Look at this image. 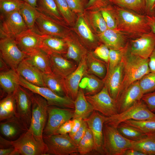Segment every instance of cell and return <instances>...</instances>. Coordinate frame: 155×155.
I'll return each instance as SVG.
<instances>
[{
    "mask_svg": "<svg viewBox=\"0 0 155 155\" xmlns=\"http://www.w3.org/2000/svg\"><path fill=\"white\" fill-rule=\"evenodd\" d=\"M144 94L139 80L131 84L121 94L117 101L118 113L141 100Z\"/></svg>",
    "mask_w": 155,
    "mask_h": 155,
    "instance_id": "cell-20",
    "label": "cell"
},
{
    "mask_svg": "<svg viewBox=\"0 0 155 155\" xmlns=\"http://www.w3.org/2000/svg\"><path fill=\"white\" fill-rule=\"evenodd\" d=\"M155 8V4L154 5V8Z\"/></svg>",
    "mask_w": 155,
    "mask_h": 155,
    "instance_id": "cell-63",
    "label": "cell"
},
{
    "mask_svg": "<svg viewBox=\"0 0 155 155\" xmlns=\"http://www.w3.org/2000/svg\"><path fill=\"white\" fill-rule=\"evenodd\" d=\"M28 29L19 11L0 16V38H16Z\"/></svg>",
    "mask_w": 155,
    "mask_h": 155,
    "instance_id": "cell-12",
    "label": "cell"
},
{
    "mask_svg": "<svg viewBox=\"0 0 155 155\" xmlns=\"http://www.w3.org/2000/svg\"><path fill=\"white\" fill-rule=\"evenodd\" d=\"M65 38L67 43V49L66 53L62 55L78 65L82 59L87 55L89 51L82 43L79 38L75 36L70 31Z\"/></svg>",
    "mask_w": 155,
    "mask_h": 155,
    "instance_id": "cell-24",
    "label": "cell"
},
{
    "mask_svg": "<svg viewBox=\"0 0 155 155\" xmlns=\"http://www.w3.org/2000/svg\"><path fill=\"white\" fill-rule=\"evenodd\" d=\"M1 148L12 147V155H48L47 147L43 140L36 137L30 128L14 140H9L0 136Z\"/></svg>",
    "mask_w": 155,
    "mask_h": 155,
    "instance_id": "cell-2",
    "label": "cell"
},
{
    "mask_svg": "<svg viewBox=\"0 0 155 155\" xmlns=\"http://www.w3.org/2000/svg\"><path fill=\"white\" fill-rule=\"evenodd\" d=\"M43 77L46 87L60 96H66L64 78L53 73H43Z\"/></svg>",
    "mask_w": 155,
    "mask_h": 155,
    "instance_id": "cell-35",
    "label": "cell"
},
{
    "mask_svg": "<svg viewBox=\"0 0 155 155\" xmlns=\"http://www.w3.org/2000/svg\"><path fill=\"white\" fill-rule=\"evenodd\" d=\"M106 23L108 28L116 29L117 21L114 12L113 7L110 5L99 10Z\"/></svg>",
    "mask_w": 155,
    "mask_h": 155,
    "instance_id": "cell-46",
    "label": "cell"
},
{
    "mask_svg": "<svg viewBox=\"0 0 155 155\" xmlns=\"http://www.w3.org/2000/svg\"><path fill=\"white\" fill-rule=\"evenodd\" d=\"M16 116L28 129L31 124L32 92L19 85L15 92Z\"/></svg>",
    "mask_w": 155,
    "mask_h": 155,
    "instance_id": "cell-11",
    "label": "cell"
},
{
    "mask_svg": "<svg viewBox=\"0 0 155 155\" xmlns=\"http://www.w3.org/2000/svg\"><path fill=\"white\" fill-rule=\"evenodd\" d=\"M113 11L117 21L115 30L135 38L151 31L146 16L117 6Z\"/></svg>",
    "mask_w": 155,
    "mask_h": 155,
    "instance_id": "cell-1",
    "label": "cell"
},
{
    "mask_svg": "<svg viewBox=\"0 0 155 155\" xmlns=\"http://www.w3.org/2000/svg\"><path fill=\"white\" fill-rule=\"evenodd\" d=\"M125 34L116 30L108 29L98 35L100 40L109 49L121 50L128 43Z\"/></svg>",
    "mask_w": 155,
    "mask_h": 155,
    "instance_id": "cell-25",
    "label": "cell"
},
{
    "mask_svg": "<svg viewBox=\"0 0 155 155\" xmlns=\"http://www.w3.org/2000/svg\"><path fill=\"white\" fill-rule=\"evenodd\" d=\"M20 76L15 70L10 69L0 73V85L3 92L7 94L16 90L20 85Z\"/></svg>",
    "mask_w": 155,
    "mask_h": 155,
    "instance_id": "cell-28",
    "label": "cell"
},
{
    "mask_svg": "<svg viewBox=\"0 0 155 155\" xmlns=\"http://www.w3.org/2000/svg\"><path fill=\"white\" fill-rule=\"evenodd\" d=\"M14 150L12 147L0 148V155H12Z\"/></svg>",
    "mask_w": 155,
    "mask_h": 155,
    "instance_id": "cell-59",
    "label": "cell"
},
{
    "mask_svg": "<svg viewBox=\"0 0 155 155\" xmlns=\"http://www.w3.org/2000/svg\"><path fill=\"white\" fill-rule=\"evenodd\" d=\"M145 11L151 13L154 11V6L155 4V0H145Z\"/></svg>",
    "mask_w": 155,
    "mask_h": 155,
    "instance_id": "cell-56",
    "label": "cell"
},
{
    "mask_svg": "<svg viewBox=\"0 0 155 155\" xmlns=\"http://www.w3.org/2000/svg\"><path fill=\"white\" fill-rule=\"evenodd\" d=\"M74 112L73 119L88 117L94 111L91 104L87 100L83 89L79 88L76 98L74 100Z\"/></svg>",
    "mask_w": 155,
    "mask_h": 155,
    "instance_id": "cell-31",
    "label": "cell"
},
{
    "mask_svg": "<svg viewBox=\"0 0 155 155\" xmlns=\"http://www.w3.org/2000/svg\"><path fill=\"white\" fill-rule=\"evenodd\" d=\"M109 0H89L85 11L99 10L110 5Z\"/></svg>",
    "mask_w": 155,
    "mask_h": 155,
    "instance_id": "cell-50",
    "label": "cell"
},
{
    "mask_svg": "<svg viewBox=\"0 0 155 155\" xmlns=\"http://www.w3.org/2000/svg\"><path fill=\"white\" fill-rule=\"evenodd\" d=\"M110 3L136 12L145 11V0H109Z\"/></svg>",
    "mask_w": 155,
    "mask_h": 155,
    "instance_id": "cell-40",
    "label": "cell"
},
{
    "mask_svg": "<svg viewBox=\"0 0 155 155\" xmlns=\"http://www.w3.org/2000/svg\"><path fill=\"white\" fill-rule=\"evenodd\" d=\"M122 155H145V154L139 151L132 148H130L125 150Z\"/></svg>",
    "mask_w": 155,
    "mask_h": 155,
    "instance_id": "cell-58",
    "label": "cell"
},
{
    "mask_svg": "<svg viewBox=\"0 0 155 155\" xmlns=\"http://www.w3.org/2000/svg\"><path fill=\"white\" fill-rule=\"evenodd\" d=\"M131 148L139 151L145 155H155V137L148 134L142 139L133 141Z\"/></svg>",
    "mask_w": 155,
    "mask_h": 155,
    "instance_id": "cell-37",
    "label": "cell"
},
{
    "mask_svg": "<svg viewBox=\"0 0 155 155\" xmlns=\"http://www.w3.org/2000/svg\"><path fill=\"white\" fill-rule=\"evenodd\" d=\"M106 117L94 110L90 115L83 119L87 123L88 128L91 131L94 141V150L102 154L103 142V126Z\"/></svg>",
    "mask_w": 155,
    "mask_h": 155,
    "instance_id": "cell-19",
    "label": "cell"
},
{
    "mask_svg": "<svg viewBox=\"0 0 155 155\" xmlns=\"http://www.w3.org/2000/svg\"><path fill=\"white\" fill-rule=\"evenodd\" d=\"M84 14L78 15L74 29L82 43L89 51H93L100 43L90 28Z\"/></svg>",
    "mask_w": 155,
    "mask_h": 155,
    "instance_id": "cell-16",
    "label": "cell"
},
{
    "mask_svg": "<svg viewBox=\"0 0 155 155\" xmlns=\"http://www.w3.org/2000/svg\"><path fill=\"white\" fill-rule=\"evenodd\" d=\"M16 71L20 76L29 83L46 87L43 80V73L26 58L20 63Z\"/></svg>",
    "mask_w": 155,
    "mask_h": 155,
    "instance_id": "cell-23",
    "label": "cell"
},
{
    "mask_svg": "<svg viewBox=\"0 0 155 155\" xmlns=\"http://www.w3.org/2000/svg\"><path fill=\"white\" fill-rule=\"evenodd\" d=\"M19 12L28 29L34 28L39 13L36 8L24 2Z\"/></svg>",
    "mask_w": 155,
    "mask_h": 155,
    "instance_id": "cell-38",
    "label": "cell"
},
{
    "mask_svg": "<svg viewBox=\"0 0 155 155\" xmlns=\"http://www.w3.org/2000/svg\"><path fill=\"white\" fill-rule=\"evenodd\" d=\"M142 100L151 111L155 112V91L144 94Z\"/></svg>",
    "mask_w": 155,
    "mask_h": 155,
    "instance_id": "cell-51",
    "label": "cell"
},
{
    "mask_svg": "<svg viewBox=\"0 0 155 155\" xmlns=\"http://www.w3.org/2000/svg\"><path fill=\"white\" fill-rule=\"evenodd\" d=\"M73 123V119L66 121L55 131L53 134L69 133L71 131Z\"/></svg>",
    "mask_w": 155,
    "mask_h": 155,
    "instance_id": "cell-53",
    "label": "cell"
},
{
    "mask_svg": "<svg viewBox=\"0 0 155 155\" xmlns=\"http://www.w3.org/2000/svg\"><path fill=\"white\" fill-rule=\"evenodd\" d=\"M34 27L42 35L52 36L62 38H65L70 31L67 26L40 12L36 21Z\"/></svg>",
    "mask_w": 155,
    "mask_h": 155,
    "instance_id": "cell-14",
    "label": "cell"
},
{
    "mask_svg": "<svg viewBox=\"0 0 155 155\" xmlns=\"http://www.w3.org/2000/svg\"><path fill=\"white\" fill-rule=\"evenodd\" d=\"M148 119L155 120V114L149 110L141 100L121 113L106 117L104 123L117 127L121 123L127 120Z\"/></svg>",
    "mask_w": 155,
    "mask_h": 155,
    "instance_id": "cell-6",
    "label": "cell"
},
{
    "mask_svg": "<svg viewBox=\"0 0 155 155\" xmlns=\"http://www.w3.org/2000/svg\"><path fill=\"white\" fill-rule=\"evenodd\" d=\"M86 97L94 110L105 117H110L118 113L117 102L110 96L105 86L98 93Z\"/></svg>",
    "mask_w": 155,
    "mask_h": 155,
    "instance_id": "cell-10",
    "label": "cell"
},
{
    "mask_svg": "<svg viewBox=\"0 0 155 155\" xmlns=\"http://www.w3.org/2000/svg\"><path fill=\"white\" fill-rule=\"evenodd\" d=\"M88 73L93 74L103 80L107 72V65L96 57L92 51H89L86 57Z\"/></svg>",
    "mask_w": 155,
    "mask_h": 155,
    "instance_id": "cell-29",
    "label": "cell"
},
{
    "mask_svg": "<svg viewBox=\"0 0 155 155\" xmlns=\"http://www.w3.org/2000/svg\"><path fill=\"white\" fill-rule=\"evenodd\" d=\"M109 50V48L102 43L100 44L97 46L92 52L96 57L105 62L107 64V66Z\"/></svg>",
    "mask_w": 155,
    "mask_h": 155,
    "instance_id": "cell-49",
    "label": "cell"
},
{
    "mask_svg": "<svg viewBox=\"0 0 155 155\" xmlns=\"http://www.w3.org/2000/svg\"><path fill=\"white\" fill-rule=\"evenodd\" d=\"M43 139L48 148V155H75L78 153V146L68 133L43 135Z\"/></svg>",
    "mask_w": 155,
    "mask_h": 155,
    "instance_id": "cell-7",
    "label": "cell"
},
{
    "mask_svg": "<svg viewBox=\"0 0 155 155\" xmlns=\"http://www.w3.org/2000/svg\"><path fill=\"white\" fill-rule=\"evenodd\" d=\"M19 84L42 97L47 101L49 106L74 109V100L66 96H60L46 87L39 86L31 84L20 76Z\"/></svg>",
    "mask_w": 155,
    "mask_h": 155,
    "instance_id": "cell-8",
    "label": "cell"
},
{
    "mask_svg": "<svg viewBox=\"0 0 155 155\" xmlns=\"http://www.w3.org/2000/svg\"><path fill=\"white\" fill-rule=\"evenodd\" d=\"M1 121L0 131L1 134L5 137L13 139L18 137L26 131L27 129L21 121L15 116Z\"/></svg>",
    "mask_w": 155,
    "mask_h": 155,
    "instance_id": "cell-26",
    "label": "cell"
},
{
    "mask_svg": "<svg viewBox=\"0 0 155 155\" xmlns=\"http://www.w3.org/2000/svg\"><path fill=\"white\" fill-rule=\"evenodd\" d=\"M73 123L71 132L69 135L70 136L73 135L79 129L82 124L83 119L81 118L72 119Z\"/></svg>",
    "mask_w": 155,
    "mask_h": 155,
    "instance_id": "cell-54",
    "label": "cell"
},
{
    "mask_svg": "<svg viewBox=\"0 0 155 155\" xmlns=\"http://www.w3.org/2000/svg\"><path fill=\"white\" fill-rule=\"evenodd\" d=\"M94 141L91 130L87 128L85 135L78 146V153L81 155L86 154L94 150Z\"/></svg>",
    "mask_w": 155,
    "mask_h": 155,
    "instance_id": "cell-41",
    "label": "cell"
},
{
    "mask_svg": "<svg viewBox=\"0 0 155 155\" xmlns=\"http://www.w3.org/2000/svg\"><path fill=\"white\" fill-rule=\"evenodd\" d=\"M58 10L67 25H73L76 21V14L69 7L65 0H55Z\"/></svg>",
    "mask_w": 155,
    "mask_h": 155,
    "instance_id": "cell-42",
    "label": "cell"
},
{
    "mask_svg": "<svg viewBox=\"0 0 155 155\" xmlns=\"http://www.w3.org/2000/svg\"><path fill=\"white\" fill-rule=\"evenodd\" d=\"M74 109L49 106L47 122L43 135H53L55 131L66 121L73 119Z\"/></svg>",
    "mask_w": 155,
    "mask_h": 155,
    "instance_id": "cell-13",
    "label": "cell"
},
{
    "mask_svg": "<svg viewBox=\"0 0 155 155\" xmlns=\"http://www.w3.org/2000/svg\"><path fill=\"white\" fill-rule=\"evenodd\" d=\"M49 106L46 99L32 92L31 122L29 128L36 137L41 140H43V131L47 120Z\"/></svg>",
    "mask_w": 155,
    "mask_h": 155,
    "instance_id": "cell-5",
    "label": "cell"
},
{
    "mask_svg": "<svg viewBox=\"0 0 155 155\" xmlns=\"http://www.w3.org/2000/svg\"><path fill=\"white\" fill-rule=\"evenodd\" d=\"M36 9L45 16L67 26L60 14L55 0H37Z\"/></svg>",
    "mask_w": 155,
    "mask_h": 155,
    "instance_id": "cell-32",
    "label": "cell"
},
{
    "mask_svg": "<svg viewBox=\"0 0 155 155\" xmlns=\"http://www.w3.org/2000/svg\"><path fill=\"white\" fill-rule=\"evenodd\" d=\"M88 127L87 123L83 119L82 124L78 130L73 135L71 136H70L77 146L80 141L85 135Z\"/></svg>",
    "mask_w": 155,
    "mask_h": 155,
    "instance_id": "cell-52",
    "label": "cell"
},
{
    "mask_svg": "<svg viewBox=\"0 0 155 155\" xmlns=\"http://www.w3.org/2000/svg\"><path fill=\"white\" fill-rule=\"evenodd\" d=\"M43 35L40 49L49 55L56 53L63 55L66 53L67 46L65 38Z\"/></svg>",
    "mask_w": 155,
    "mask_h": 155,
    "instance_id": "cell-27",
    "label": "cell"
},
{
    "mask_svg": "<svg viewBox=\"0 0 155 155\" xmlns=\"http://www.w3.org/2000/svg\"><path fill=\"white\" fill-rule=\"evenodd\" d=\"M151 134L153 136H154L155 137V132H152V133H149V134Z\"/></svg>",
    "mask_w": 155,
    "mask_h": 155,
    "instance_id": "cell-62",
    "label": "cell"
},
{
    "mask_svg": "<svg viewBox=\"0 0 155 155\" xmlns=\"http://www.w3.org/2000/svg\"><path fill=\"white\" fill-rule=\"evenodd\" d=\"M144 94L155 91V72H150L139 80Z\"/></svg>",
    "mask_w": 155,
    "mask_h": 155,
    "instance_id": "cell-45",
    "label": "cell"
},
{
    "mask_svg": "<svg viewBox=\"0 0 155 155\" xmlns=\"http://www.w3.org/2000/svg\"><path fill=\"white\" fill-rule=\"evenodd\" d=\"M43 36L34 27L23 32L15 40L19 49L28 55L40 49Z\"/></svg>",
    "mask_w": 155,
    "mask_h": 155,
    "instance_id": "cell-17",
    "label": "cell"
},
{
    "mask_svg": "<svg viewBox=\"0 0 155 155\" xmlns=\"http://www.w3.org/2000/svg\"><path fill=\"white\" fill-rule=\"evenodd\" d=\"M86 56L79 63L76 69L64 78L66 96L74 101L78 95L80 83L83 78L88 73Z\"/></svg>",
    "mask_w": 155,
    "mask_h": 155,
    "instance_id": "cell-18",
    "label": "cell"
},
{
    "mask_svg": "<svg viewBox=\"0 0 155 155\" xmlns=\"http://www.w3.org/2000/svg\"><path fill=\"white\" fill-rule=\"evenodd\" d=\"M11 69L2 58L0 56V71H7Z\"/></svg>",
    "mask_w": 155,
    "mask_h": 155,
    "instance_id": "cell-60",
    "label": "cell"
},
{
    "mask_svg": "<svg viewBox=\"0 0 155 155\" xmlns=\"http://www.w3.org/2000/svg\"><path fill=\"white\" fill-rule=\"evenodd\" d=\"M102 154L122 155L126 150L131 148L133 141L124 137L117 127L104 123Z\"/></svg>",
    "mask_w": 155,
    "mask_h": 155,
    "instance_id": "cell-4",
    "label": "cell"
},
{
    "mask_svg": "<svg viewBox=\"0 0 155 155\" xmlns=\"http://www.w3.org/2000/svg\"><path fill=\"white\" fill-rule=\"evenodd\" d=\"M24 2L22 0H0V16L19 11Z\"/></svg>",
    "mask_w": 155,
    "mask_h": 155,
    "instance_id": "cell-44",
    "label": "cell"
},
{
    "mask_svg": "<svg viewBox=\"0 0 155 155\" xmlns=\"http://www.w3.org/2000/svg\"><path fill=\"white\" fill-rule=\"evenodd\" d=\"M146 16L151 31L155 34V17L152 15Z\"/></svg>",
    "mask_w": 155,
    "mask_h": 155,
    "instance_id": "cell-57",
    "label": "cell"
},
{
    "mask_svg": "<svg viewBox=\"0 0 155 155\" xmlns=\"http://www.w3.org/2000/svg\"><path fill=\"white\" fill-rule=\"evenodd\" d=\"M123 75V65L121 61L103 80L110 96L116 102L120 94Z\"/></svg>",
    "mask_w": 155,
    "mask_h": 155,
    "instance_id": "cell-21",
    "label": "cell"
},
{
    "mask_svg": "<svg viewBox=\"0 0 155 155\" xmlns=\"http://www.w3.org/2000/svg\"><path fill=\"white\" fill-rule=\"evenodd\" d=\"M52 73L65 78L77 68L78 64L62 55L53 53L49 55Z\"/></svg>",
    "mask_w": 155,
    "mask_h": 155,
    "instance_id": "cell-22",
    "label": "cell"
},
{
    "mask_svg": "<svg viewBox=\"0 0 155 155\" xmlns=\"http://www.w3.org/2000/svg\"><path fill=\"white\" fill-rule=\"evenodd\" d=\"M86 11L87 13V14L84 13V14L90 26L98 34L108 29L99 10Z\"/></svg>",
    "mask_w": 155,
    "mask_h": 155,
    "instance_id": "cell-36",
    "label": "cell"
},
{
    "mask_svg": "<svg viewBox=\"0 0 155 155\" xmlns=\"http://www.w3.org/2000/svg\"><path fill=\"white\" fill-rule=\"evenodd\" d=\"M28 55L26 59L43 73H52L49 55L45 52L40 49Z\"/></svg>",
    "mask_w": 155,
    "mask_h": 155,
    "instance_id": "cell-33",
    "label": "cell"
},
{
    "mask_svg": "<svg viewBox=\"0 0 155 155\" xmlns=\"http://www.w3.org/2000/svg\"><path fill=\"white\" fill-rule=\"evenodd\" d=\"M71 11L78 15L83 14L85 11L88 2L86 0H65Z\"/></svg>",
    "mask_w": 155,
    "mask_h": 155,
    "instance_id": "cell-48",
    "label": "cell"
},
{
    "mask_svg": "<svg viewBox=\"0 0 155 155\" xmlns=\"http://www.w3.org/2000/svg\"><path fill=\"white\" fill-rule=\"evenodd\" d=\"M123 122L135 127L146 134L155 131V120H129Z\"/></svg>",
    "mask_w": 155,
    "mask_h": 155,
    "instance_id": "cell-43",
    "label": "cell"
},
{
    "mask_svg": "<svg viewBox=\"0 0 155 155\" xmlns=\"http://www.w3.org/2000/svg\"><path fill=\"white\" fill-rule=\"evenodd\" d=\"M104 86V80L93 74L86 73L83 78L79 86L85 96L94 95L100 91Z\"/></svg>",
    "mask_w": 155,
    "mask_h": 155,
    "instance_id": "cell-30",
    "label": "cell"
},
{
    "mask_svg": "<svg viewBox=\"0 0 155 155\" xmlns=\"http://www.w3.org/2000/svg\"><path fill=\"white\" fill-rule=\"evenodd\" d=\"M117 128L122 135L127 139L132 141L139 140L147 135V134L135 127L123 122L119 124Z\"/></svg>",
    "mask_w": 155,
    "mask_h": 155,
    "instance_id": "cell-39",
    "label": "cell"
},
{
    "mask_svg": "<svg viewBox=\"0 0 155 155\" xmlns=\"http://www.w3.org/2000/svg\"><path fill=\"white\" fill-rule=\"evenodd\" d=\"M0 56L11 69L15 71L20 63L28 56L19 49L15 38L9 37L0 38Z\"/></svg>",
    "mask_w": 155,
    "mask_h": 155,
    "instance_id": "cell-9",
    "label": "cell"
},
{
    "mask_svg": "<svg viewBox=\"0 0 155 155\" xmlns=\"http://www.w3.org/2000/svg\"><path fill=\"white\" fill-rule=\"evenodd\" d=\"M149 60V58L143 59L131 53L128 50L127 44L123 50L121 59L123 75L119 96L131 84L150 72Z\"/></svg>",
    "mask_w": 155,
    "mask_h": 155,
    "instance_id": "cell-3",
    "label": "cell"
},
{
    "mask_svg": "<svg viewBox=\"0 0 155 155\" xmlns=\"http://www.w3.org/2000/svg\"><path fill=\"white\" fill-rule=\"evenodd\" d=\"M33 7L36 8L37 0H22Z\"/></svg>",
    "mask_w": 155,
    "mask_h": 155,
    "instance_id": "cell-61",
    "label": "cell"
},
{
    "mask_svg": "<svg viewBox=\"0 0 155 155\" xmlns=\"http://www.w3.org/2000/svg\"><path fill=\"white\" fill-rule=\"evenodd\" d=\"M132 54L144 59H148L155 48V34L152 31L128 42Z\"/></svg>",
    "mask_w": 155,
    "mask_h": 155,
    "instance_id": "cell-15",
    "label": "cell"
},
{
    "mask_svg": "<svg viewBox=\"0 0 155 155\" xmlns=\"http://www.w3.org/2000/svg\"><path fill=\"white\" fill-rule=\"evenodd\" d=\"M154 10H155V8H154Z\"/></svg>",
    "mask_w": 155,
    "mask_h": 155,
    "instance_id": "cell-64",
    "label": "cell"
},
{
    "mask_svg": "<svg viewBox=\"0 0 155 155\" xmlns=\"http://www.w3.org/2000/svg\"><path fill=\"white\" fill-rule=\"evenodd\" d=\"M149 59V66L150 72H155V48Z\"/></svg>",
    "mask_w": 155,
    "mask_h": 155,
    "instance_id": "cell-55",
    "label": "cell"
},
{
    "mask_svg": "<svg viewBox=\"0 0 155 155\" xmlns=\"http://www.w3.org/2000/svg\"><path fill=\"white\" fill-rule=\"evenodd\" d=\"M15 92L7 94L0 101L1 122L16 116V104Z\"/></svg>",
    "mask_w": 155,
    "mask_h": 155,
    "instance_id": "cell-34",
    "label": "cell"
},
{
    "mask_svg": "<svg viewBox=\"0 0 155 155\" xmlns=\"http://www.w3.org/2000/svg\"><path fill=\"white\" fill-rule=\"evenodd\" d=\"M124 49L121 50L110 49L106 75L111 72L121 62Z\"/></svg>",
    "mask_w": 155,
    "mask_h": 155,
    "instance_id": "cell-47",
    "label": "cell"
}]
</instances>
